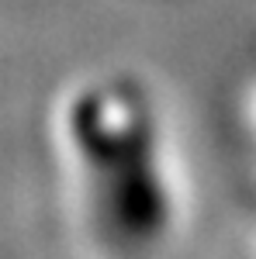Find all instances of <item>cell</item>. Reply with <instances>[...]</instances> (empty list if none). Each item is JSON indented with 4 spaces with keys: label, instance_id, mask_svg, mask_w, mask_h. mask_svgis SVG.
I'll return each mask as SVG.
<instances>
[{
    "label": "cell",
    "instance_id": "obj_1",
    "mask_svg": "<svg viewBox=\"0 0 256 259\" xmlns=\"http://www.w3.org/2000/svg\"><path fill=\"white\" fill-rule=\"evenodd\" d=\"M52 135L80 221H90L97 239L121 252L170 239L180 204L177 159L142 76L125 69L83 73L62 90Z\"/></svg>",
    "mask_w": 256,
    "mask_h": 259
}]
</instances>
